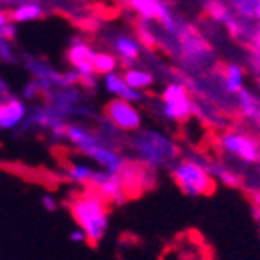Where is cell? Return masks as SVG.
I'll use <instances>...</instances> for the list:
<instances>
[{"instance_id":"52a82bcc","label":"cell","mask_w":260,"mask_h":260,"mask_svg":"<svg viewBox=\"0 0 260 260\" xmlns=\"http://www.w3.org/2000/svg\"><path fill=\"white\" fill-rule=\"evenodd\" d=\"M142 46L137 39L129 35H118L113 37V51L118 55V68L127 70V68H135V62L139 60L140 53H142Z\"/></svg>"},{"instance_id":"277c9868","label":"cell","mask_w":260,"mask_h":260,"mask_svg":"<svg viewBox=\"0 0 260 260\" xmlns=\"http://www.w3.org/2000/svg\"><path fill=\"white\" fill-rule=\"evenodd\" d=\"M164 120L175 122L178 126L193 118V95L184 84L171 82L162 91V106L158 109Z\"/></svg>"},{"instance_id":"44dd1931","label":"cell","mask_w":260,"mask_h":260,"mask_svg":"<svg viewBox=\"0 0 260 260\" xmlns=\"http://www.w3.org/2000/svg\"><path fill=\"white\" fill-rule=\"evenodd\" d=\"M247 195H249V204H251V208L260 209V189H249Z\"/></svg>"},{"instance_id":"30bf717a","label":"cell","mask_w":260,"mask_h":260,"mask_svg":"<svg viewBox=\"0 0 260 260\" xmlns=\"http://www.w3.org/2000/svg\"><path fill=\"white\" fill-rule=\"evenodd\" d=\"M87 156H89L91 160H95L96 164L100 166V169H104V171H108V173H111V175L120 173L122 164H124V156H122L117 149L104 146V144L96 146Z\"/></svg>"},{"instance_id":"ba28073f","label":"cell","mask_w":260,"mask_h":260,"mask_svg":"<svg viewBox=\"0 0 260 260\" xmlns=\"http://www.w3.org/2000/svg\"><path fill=\"white\" fill-rule=\"evenodd\" d=\"M104 86L111 95H115V99H122L126 102H144L146 100V95L137 89H131L129 86L126 84V80L122 78V75H118L117 71L106 75L104 77Z\"/></svg>"},{"instance_id":"6da1fadb","label":"cell","mask_w":260,"mask_h":260,"mask_svg":"<svg viewBox=\"0 0 260 260\" xmlns=\"http://www.w3.org/2000/svg\"><path fill=\"white\" fill-rule=\"evenodd\" d=\"M71 217L77 228L86 233L89 246H99L109 228V204L91 189L77 191L68 200Z\"/></svg>"},{"instance_id":"2e32d148","label":"cell","mask_w":260,"mask_h":260,"mask_svg":"<svg viewBox=\"0 0 260 260\" xmlns=\"http://www.w3.org/2000/svg\"><path fill=\"white\" fill-rule=\"evenodd\" d=\"M91 64L96 75H109L118 68V58L109 51H96Z\"/></svg>"},{"instance_id":"8fae6325","label":"cell","mask_w":260,"mask_h":260,"mask_svg":"<svg viewBox=\"0 0 260 260\" xmlns=\"http://www.w3.org/2000/svg\"><path fill=\"white\" fill-rule=\"evenodd\" d=\"M95 55L96 51L87 44V39L75 37V39H71L70 48L66 51V60L70 62L71 68H73V66L80 64V62H93Z\"/></svg>"},{"instance_id":"8992f818","label":"cell","mask_w":260,"mask_h":260,"mask_svg":"<svg viewBox=\"0 0 260 260\" xmlns=\"http://www.w3.org/2000/svg\"><path fill=\"white\" fill-rule=\"evenodd\" d=\"M102 113L111 124H115L118 129L126 131V133H135L142 126L140 111L131 102H126L122 99H113L106 102Z\"/></svg>"},{"instance_id":"ffe728a7","label":"cell","mask_w":260,"mask_h":260,"mask_svg":"<svg viewBox=\"0 0 260 260\" xmlns=\"http://www.w3.org/2000/svg\"><path fill=\"white\" fill-rule=\"evenodd\" d=\"M42 206H44V209H48V211H56V209H58V204H56V200L53 199L51 195L42 197Z\"/></svg>"},{"instance_id":"e0dca14e","label":"cell","mask_w":260,"mask_h":260,"mask_svg":"<svg viewBox=\"0 0 260 260\" xmlns=\"http://www.w3.org/2000/svg\"><path fill=\"white\" fill-rule=\"evenodd\" d=\"M0 62H6V64H17L18 62L13 42L2 39V37H0Z\"/></svg>"},{"instance_id":"7a4b0ae2","label":"cell","mask_w":260,"mask_h":260,"mask_svg":"<svg viewBox=\"0 0 260 260\" xmlns=\"http://www.w3.org/2000/svg\"><path fill=\"white\" fill-rule=\"evenodd\" d=\"M127 146L137 155V160L153 169L171 168L178 158H182V149L164 133L155 129H139L127 139Z\"/></svg>"},{"instance_id":"ac0fdd59","label":"cell","mask_w":260,"mask_h":260,"mask_svg":"<svg viewBox=\"0 0 260 260\" xmlns=\"http://www.w3.org/2000/svg\"><path fill=\"white\" fill-rule=\"evenodd\" d=\"M11 99H13V95H11L8 82H6L4 78H0V104H4V102H8Z\"/></svg>"},{"instance_id":"4fadbf2b","label":"cell","mask_w":260,"mask_h":260,"mask_svg":"<svg viewBox=\"0 0 260 260\" xmlns=\"http://www.w3.org/2000/svg\"><path fill=\"white\" fill-rule=\"evenodd\" d=\"M64 173L68 175L70 180L80 184V186H87L89 180H91L95 169L93 166H89L87 162H75V160H64Z\"/></svg>"},{"instance_id":"d6986e66","label":"cell","mask_w":260,"mask_h":260,"mask_svg":"<svg viewBox=\"0 0 260 260\" xmlns=\"http://www.w3.org/2000/svg\"><path fill=\"white\" fill-rule=\"evenodd\" d=\"M70 240L75 244H87V237L80 228H75L73 231L70 233Z\"/></svg>"},{"instance_id":"5b68a950","label":"cell","mask_w":260,"mask_h":260,"mask_svg":"<svg viewBox=\"0 0 260 260\" xmlns=\"http://www.w3.org/2000/svg\"><path fill=\"white\" fill-rule=\"evenodd\" d=\"M217 146L224 153L237 156L246 164L260 162V146L258 140L251 135L239 133V131H222L217 137Z\"/></svg>"},{"instance_id":"5bb4252c","label":"cell","mask_w":260,"mask_h":260,"mask_svg":"<svg viewBox=\"0 0 260 260\" xmlns=\"http://www.w3.org/2000/svg\"><path fill=\"white\" fill-rule=\"evenodd\" d=\"M122 78L126 80V84L131 89H149V87L155 84V77H153L149 71L137 70V68H127V70H122Z\"/></svg>"},{"instance_id":"7c38bea8","label":"cell","mask_w":260,"mask_h":260,"mask_svg":"<svg viewBox=\"0 0 260 260\" xmlns=\"http://www.w3.org/2000/svg\"><path fill=\"white\" fill-rule=\"evenodd\" d=\"M220 77L224 80V89L230 95H237L244 87V70L239 64H225L220 68Z\"/></svg>"},{"instance_id":"3957f363","label":"cell","mask_w":260,"mask_h":260,"mask_svg":"<svg viewBox=\"0 0 260 260\" xmlns=\"http://www.w3.org/2000/svg\"><path fill=\"white\" fill-rule=\"evenodd\" d=\"M169 173L178 189L187 197H208L217 189V180L204 168L186 158H178L169 168Z\"/></svg>"},{"instance_id":"9a60e30c","label":"cell","mask_w":260,"mask_h":260,"mask_svg":"<svg viewBox=\"0 0 260 260\" xmlns=\"http://www.w3.org/2000/svg\"><path fill=\"white\" fill-rule=\"evenodd\" d=\"M44 18V9L39 4H22L18 8L9 11V20L11 22H31V20H40Z\"/></svg>"},{"instance_id":"7402d4cb","label":"cell","mask_w":260,"mask_h":260,"mask_svg":"<svg viewBox=\"0 0 260 260\" xmlns=\"http://www.w3.org/2000/svg\"><path fill=\"white\" fill-rule=\"evenodd\" d=\"M256 18L260 20V8H258V11H256Z\"/></svg>"},{"instance_id":"9c48e42d","label":"cell","mask_w":260,"mask_h":260,"mask_svg":"<svg viewBox=\"0 0 260 260\" xmlns=\"http://www.w3.org/2000/svg\"><path fill=\"white\" fill-rule=\"evenodd\" d=\"M26 104L18 99H11L4 104H0V131L15 129L26 118Z\"/></svg>"}]
</instances>
